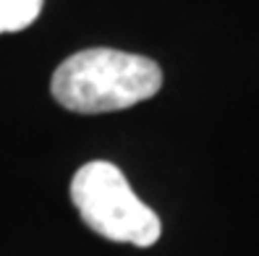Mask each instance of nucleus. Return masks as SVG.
<instances>
[{
    "mask_svg": "<svg viewBox=\"0 0 259 256\" xmlns=\"http://www.w3.org/2000/svg\"><path fill=\"white\" fill-rule=\"evenodd\" d=\"M162 86V68L152 58L110 47L73 53L58 66L50 81L55 102L73 113L126 110L155 97Z\"/></svg>",
    "mask_w": 259,
    "mask_h": 256,
    "instance_id": "nucleus-1",
    "label": "nucleus"
},
{
    "mask_svg": "<svg viewBox=\"0 0 259 256\" xmlns=\"http://www.w3.org/2000/svg\"><path fill=\"white\" fill-rule=\"evenodd\" d=\"M71 201L89 230L115 243L147 248L157 243L162 233L160 217L136 196L126 175L113 162L95 160L76 170Z\"/></svg>",
    "mask_w": 259,
    "mask_h": 256,
    "instance_id": "nucleus-2",
    "label": "nucleus"
},
{
    "mask_svg": "<svg viewBox=\"0 0 259 256\" xmlns=\"http://www.w3.org/2000/svg\"><path fill=\"white\" fill-rule=\"evenodd\" d=\"M42 11V0H0V34L21 32Z\"/></svg>",
    "mask_w": 259,
    "mask_h": 256,
    "instance_id": "nucleus-3",
    "label": "nucleus"
}]
</instances>
